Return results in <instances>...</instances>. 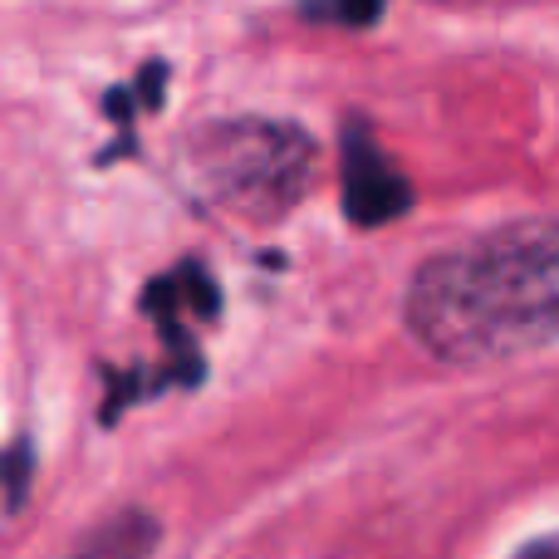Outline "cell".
I'll list each match as a JSON object with an SVG mask.
<instances>
[{
    "instance_id": "6da1fadb",
    "label": "cell",
    "mask_w": 559,
    "mask_h": 559,
    "mask_svg": "<svg viewBox=\"0 0 559 559\" xmlns=\"http://www.w3.org/2000/svg\"><path fill=\"white\" fill-rule=\"evenodd\" d=\"M403 324L456 368L559 344V222H511L437 251L407 280Z\"/></svg>"
},
{
    "instance_id": "7a4b0ae2",
    "label": "cell",
    "mask_w": 559,
    "mask_h": 559,
    "mask_svg": "<svg viewBox=\"0 0 559 559\" xmlns=\"http://www.w3.org/2000/svg\"><path fill=\"white\" fill-rule=\"evenodd\" d=\"M197 182L216 206L251 222H280L314 182V143L289 123H216L197 138Z\"/></svg>"
},
{
    "instance_id": "3957f363",
    "label": "cell",
    "mask_w": 559,
    "mask_h": 559,
    "mask_svg": "<svg viewBox=\"0 0 559 559\" xmlns=\"http://www.w3.org/2000/svg\"><path fill=\"white\" fill-rule=\"evenodd\" d=\"M143 314L157 324L167 354L157 368H138V373H108V397H104V423H114L123 407L157 397L167 388H197L206 373L202 348H197V329L212 324L222 314V289L206 275L202 261H182L167 275H157L143 289Z\"/></svg>"
},
{
    "instance_id": "277c9868",
    "label": "cell",
    "mask_w": 559,
    "mask_h": 559,
    "mask_svg": "<svg viewBox=\"0 0 559 559\" xmlns=\"http://www.w3.org/2000/svg\"><path fill=\"white\" fill-rule=\"evenodd\" d=\"M413 206V187L364 123L344 133V212L354 226H388Z\"/></svg>"
},
{
    "instance_id": "5b68a950",
    "label": "cell",
    "mask_w": 559,
    "mask_h": 559,
    "mask_svg": "<svg viewBox=\"0 0 559 559\" xmlns=\"http://www.w3.org/2000/svg\"><path fill=\"white\" fill-rule=\"evenodd\" d=\"M157 550V521L147 511H118L69 559H147Z\"/></svg>"
},
{
    "instance_id": "8992f818",
    "label": "cell",
    "mask_w": 559,
    "mask_h": 559,
    "mask_svg": "<svg viewBox=\"0 0 559 559\" xmlns=\"http://www.w3.org/2000/svg\"><path fill=\"white\" fill-rule=\"evenodd\" d=\"M305 15L309 20H334V25H348V29H364L383 15V0H305Z\"/></svg>"
},
{
    "instance_id": "52a82bcc",
    "label": "cell",
    "mask_w": 559,
    "mask_h": 559,
    "mask_svg": "<svg viewBox=\"0 0 559 559\" xmlns=\"http://www.w3.org/2000/svg\"><path fill=\"white\" fill-rule=\"evenodd\" d=\"M511 559H559V535H540V540L521 545Z\"/></svg>"
}]
</instances>
